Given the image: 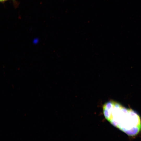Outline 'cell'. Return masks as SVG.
Returning a JSON list of instances; mask_svg holds the SVG:
<instances>
[{
    "label": "cell",
    "mask_w": 141,
    "mask_h": 141,
    "mask_svg": "<svg viewBox=\"0 0 141 141\" xmlns=\"http://www.w3.org/2000/svg\"><path fill=\"white\" fill-rule=\"evenodd\" d=\"M102 110L106 119L128 135L135 136L141 131V118L139 115L132 109L111 100L104 104Z\"/></svg>",
    "instance_id": "6da1fadb"
},
{
    "label": "cell",
    "mask_w": 141,
    "mask_h": 141,
    "mask_svg": "<svg viewBox=\"0 0 141 141\" xmlns=\"http://www.w3.org/2000/svg\"><path fill=\"white\" fill-rule=\"evenodd\" d=\"M5 0H0L1 1H4Z\"/></svg>",
    "instance_id": "7a4b0ae2"
}]
</instances>
